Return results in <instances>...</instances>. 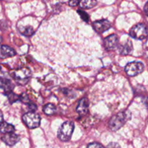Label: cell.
I'll return each instance as SVG.
<instances>
[{"label":"cell","instance_id":"1","mask_svg":"<svg viewBox=\"0 0 148 148\" xmlns=\"http://www.w3.org/2000/svg\"><path fill=\"white\" fill-rule=\"evenodd\" d=\"M74 130V123L71 121H66L62 123L58 130V138L62 142H68L71 139Z\"/></svg>","mask_w":148,"mask_h":148},{"label":"cell","instance_id":"2","mask_svg":"<svg viewBox=\"0 0 148 148\" xmlns=\"http://www.w3.org/2000/svg\"><path fill=\"white\" fill-rule=\"evenodd\" d=\"M128 115L126 112H121L113 116L109 121V128L113 132L119 130L125 124L128 119Z\"/></svg>","mask_w":148,"mask_h":148},{"label":"cell","instance_id":"3","mask_svg":"<svg viewBox=\"0 0 148 148\" xmlns=\"http://www.w3.org/2000/svg\"><path fill=\"white\" fill-rule=\"evenodd\" d=\"M11 76L14 79L21 84H25L28 82L31 76V73L28 68H23L12 71Z\"/></svg>","mask_w":148,"mask_h":148},{"label":"cell","instance_id":"4","mask_svg":"<svg viewBox=\"0 0 148 148\" xmlns=\"http://www.w3.org/2000/svg\"><path fill=\"white\" fill-rule=\"evenodd\" d=\"M130 36L134 39L138 40H143L148 36V28L142 23L136 24L134 25L130 30Z\"/></svg>","mask_w":148,"mask_h":148},{"label":"cell","instance_id":"5","mask_svg":"<svg viewBox=\"0 0 148 148\" xmlns=\"http://www.w3.org/2000/svg\"><path fill=\"white\" fill-rule=\"evenodd\" d=\"M23 121L28 128L35 129V128L39 127L40 125L41 118L36 113H34V112H30V113H25V115H23Z\"/></svg>","mask_w":148,"mask_h":148},{"label":"cell","instance_id":"6","mask_svg":"<svg viewBox=\"0 0 148 148\" xmlns=\"http://www.w3.org/2000/svg\"><path fill=\"white\" fill-rule=\"evenodd\" d=\"M145 65L141 62H132L125 67V71L129 76H137L143 72Z\"/></svg>","mask_w":148,"mask_h":148},{"label":"cell","instance_id":"7","mask_svg":"<svg viewBox=\"0 0 148 148\" xmlns=\"http://www.w3.org/2000/svg\"><path fill=\"white\" fill-rule=\"evenodd\" d=\"M111 27L110 23L107 20H99L93 23V28L99 34L105 32Z\"/></svg>","mask_w":148,"mask_h":148},{"label":"cell","instance_id":"8","mask_svg":"<svg viewBox=\"0 0 148 148\" xmlns=\"http://www.w3.org/2000/svg\"><path fill=\"white\" fill-rule=\"evenodd\" d=\"M119 37L116 34H113V35L108 36L104 42L105 48L108 50H113V49H116L117 47H119Z\"/></svg>","mask_w":148,"mask_h":148},{"label":"cell","instance_id":"9","mask_svg":"<svg viewBox=\"0 0 148 148\" xmlns=\"http://www.w3.org/2000/svg\"><path fill=\"white\" fill-rule=\"evenodd\" d=\"M20 137L18 134L11 132V133L5 134V135L2 136V140L5 142L6 145L9 146H13L17 142L19 141Z\"/></svg>","mask_w":148,"mask_h":148},{"label":"cell","instance_id":"10","mask_svg":"<svg viewBox=\"0 0 148 148\" xmlns=\"http://www.w3.org/2000/svg\"><path fill=\"white\" fill-rule=\"evenodd\" d=\"M15 55H16V52L10 47H8L7 45L0 46V58L6 59V58L15 56Z\"/></svg>","mask_w":148,"mask_h":148},{"label":"cell","instance_id":"11","mask_svg":"<svg viewBox=\"0 0 148 148\" xmlns=\"http://www.w3.org/2000/svg\"><path fill=\"white\" fill-rule=\"evenodd\" d=\"M76 111L78 113L82 115V116L87 114L88 111H89V101L86 98L84 97L81 99L79 105L76 108Z\"/></svg>","mask_w":148,"mask_h":148},{"label":"cell","instance_id":"12","mask_svg":"<svg viewBox=\"0 0 148 148\" xmlns=\"http://www.w3.org/2000/svg\"><path fill=\"white\" fill-rule=\"evenodd\" d=\"M133 50V46L131 41H127L125 42L124 43L121 44L119 46V53L123 55H127L132 52Z\"/></svg>","mask_w":148,"mask_h":148},{"label":"cell","instance_id":"13","mask_svg":"<svg viewBox=\"0 0 148 148\" xmlns=\"http://www.w3.org/2000/svg\"><path fill=\"white\" fill-rule=\"evenodd\" d=\"M0 88L8 93V92H12V89H14V85L8 79H0Z\"/></svg>","mask_w":148,"mask_h":148},{"label":"cell","instance_id":"14","mask_svg":"<svg viewBox=\"0 0 148 148\" xmlns=\"http://www.w3.org/2000/svg\"><path fill=\"white\" fill-rule=\"evenodd\" d=\"M97 0H79V6L82 9H91L97 5Z\"/></svg>","mask_w":148,"mask_h":148},{"label":"cell","instance_id":"15","mask_svg":"<svg viewBox=\"0 0 148 148\" xmlns=\"http://www.w3.org/2000/svg\"><path fill=\"white\" fill-rule=\"evenodd\" d=\"M15 132V127L13 125L8 123L7 122H2L0 124V132L2 134L11 133Z\"/></svg>","mask_w":148,"mask_h":148},{"label":"cell","instance_id":"16","mask_svg":"<svg viewBox=\"0 0 148 148\" xmlns=\"http://www.w3.org/2000/svg\"><path fill=\"white\" fill-rule=\"evenodd\" d=\"M55 112H56V107L53 104H47L44 107V113L48 116L55 114Z\"/></svg>","mask_w":148,"mask_h":148},{"label":"cell","instance_id":"17","mask_svg":"<svg viewBox=\"0 0 148 148\" xmlns=\"http://www.w3.org/2000/svg\"><path fill=\"white\" fill-rule=\"evenodd\" d=\"M19 31H21V33L23 35L27 36H31L34 32V28L31 26H29V25L28 26V25L27 26H21L19 28Z\"/></svg>","mask_w":148,"mask_h":148},{"label":"cell","instance_id":"18","mask_svg":"<svg viewBox=\"0 0 148 148\" xmlns=\"http://www.w3.org/2000/svg\"><path fill=\"white\" fill-rule=\"evenodd\" d=\"M7 95L8 97V99H9V101L11 102V103H13V102H16V101L19 100L20 97L16 95L15 94L12 93V92H10L7 93Z\"/></svg>","mask_w":148,"mask_h":148},{"label":"cell","instance_id":"19","mask_svg":"<svg viewBox=\"0 0 148 148\" xmlns=\"http://www.w3.org/2000/svg\"><path fill=\"white\" fill-rule=\"evenodd\" d=\"M78 13L80 15L81 18H82V20H84V21L87 22L89 21V15H88L87 13H86V12H84L82 10H78Z\"/></svg>","mask_w":148,"mask_h":148},{"label":"cell","instance_id":"20","mask_svg":"<svg viewBox=\"0 0 148 148\" xmlns=\"http://www.w3.org/2000/svg\"><path fill=\"white\" fill-rule=\"evenodd\" d=\"M87 148H105L101 144L97 143V142H93L88 145Z\"/></svg>","mask_w":148,"mask_h":148},{"label":"cell","instance_id":"21","mask_svg":"<svg viewBox=\"0 0 148 148\" xmlns=\"http://www.w3.org/2000/svg\"><path fill=\"white\" fill-rule=\"evenodd\" d=\"M106 148H121L120 145H119L116 142H110V144H108V146L106 147Z\"/></svg>","mask_w":148,"mask_h":148},{"label":"cell","instance_id":"22","mask_svg":"<svg viewBox=\"0 0 148 148\" xmlns=\"http://www.w3.org/2000/svg\"><path fill=\"white\" fill-rule=\"evenodd\" d=\"M79 4V0H69L68 5L71 7H76Z\"/></svg>","mask_w":148,"mask_h":148},{"label":"cell","instance_id":"23","mask_svg":"<svg viewBox=\"0 0 148 148\" xmlns=\"http://www.w3.org/2000/svg\"><path fill=\"white\" fill-rule=\"evenodd\" d=\"M144 11H145V13L148 16V2L145 4V8H144Z\"/></svg>","mask_w":148,"mask_h":148},{"label":"cell","instance_id":"24","mask_svg":"<svg viewBox=\"0 0 148 148\" xmlns=\"http://www.w3.org/2000/svg\"><path fill=\"white\" fill-rule=\"evenodd\" d=\"M2 121H3V114H2V111L0 110V123L2 122Z\"/></svg>","mask_w":148,"mask_h":148},{"label":"cell","instance_id":"25","mask_svg":"<svg viewBox=\"0 0 148 148\" xmlns=\"http://www.w3.org/2000/svg\"><path fill=\"white\" fill-rule=\"evenodd\" d=\"M2 37L0 36V43H1V42H2Z\"/></svg>","mask_w":148,"mask_h":148},{"label":"cell","instance_id":"26","mask_svg":"<svg viewBox=\"0 0 148 148\" xmlns=\"http://www.w3.org/2000/svg\"><path fill=\"white\" fill-rule=\"evenodd\" d=\"M0 70H1V67H0Z\"/></svg>","mask_w":148,"mask_h":148}]
</instances>
